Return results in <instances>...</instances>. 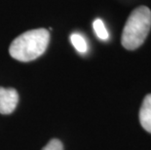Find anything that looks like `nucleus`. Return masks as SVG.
Listing matches in <instances>:
<instances>
[{
  "label": "nucleus",
  "mask_w": 151,
  "mask_h": 150,
  "mask_svg": "<svg viewBox=\"0 0 151 150\" xmlns=\"http://www.w3.org/2000/svg\"><path fill=\"white\" fill-rule=\"evenodd\" d=\"M49 41L50 33L45 28L28 30L13 40L9 53L17 60L30 62L43 55Z\"/></svg>",
  "instance_id": "nucleus-1"
},
{
  "label": "nucleus",
  "mask_w": 151,
  "mask_h": 150,
  "mask_svg": "<svg viewBox=\"0 0 151 150\" xmlns=\"http://www.w3.org/2000/svg\"><path fill=\"white\" fill-rule=\"evenodd\" d=\"M151 28V11L139 6L131 13L122 32L121 43L125 49L136 50L143 44Z\"/></svg>",
  "instance_id": "nucleus-2"
},
{
  "label": "nucleus",
  "mask_w": 151,
  "mask_h": 150,
  "mask_svg": "<svg viewBox=\"0 0 151 150\" xmlns=\"http://www.w3.org/2000/svg\"><path fill=\"white\" fill-rule=\"evenodd\" d=\"M19 103V94L15 89L0 87V113L10 114Z\"/></svg>",
  "instance_id": "nucleus-3"
},
{
  "label": "nucleus",
  "mask_w": 151,
  "mask_h": 150,
  "mask_svg": "<svg viewBox=\"0 0 151 150\" xmlns=\"http://www.w3.org/2000/svg\"><path fill=\"white\" fill-rule=\"evenodd\" d=\"M139 122L144 130L151 133V94L147 95L139 110Z\"/></svg>",
  "instance_id": "nucleus-4"
},
{
  "label": "nucleus",
  "mask_w": 151,
  "mask_h": 150,
  "mask_svg": "<svg viewBox=\"0 0 151 150\" xmlns=\"http://www.w3.org/2000/svg\"><path fill=\"white\" fill-rule=\"evenodd\" d=\"M70 41H71L72 45L74 46L75 49L79 53L85 54L88 51V45L85 40V38L79 33H72L70 35Z\"/></svg>",
  "instance_id": "nucleus-5"
},
{
  "label": "nucleus",
  "mask_w": 151,
  "mask_h": 150,
  "mask_svg": "<svg viewBox=\"0 0 151 150\" xmlns=\"http://www.w3.org/2000/svg\"><path fill=\"white\" fill-rule=\"evenodd\" d=\"M93 27H94L95 32L97 34V36L101 40H107L109 37L108 31L105 27V25L104 24L101 19H97V20L94 21L93 23Z\"/></svg>",
  "instance_id": "nucleus-6"
},
{
  "label": "nucleus",
  "mask_w": 151,
  "mask_h": 150,
  "mask_svg": "<svg viewBox=\"0 0 151 150\" xmlns=\"http://www.w3.org/2000/svg\"><path fill=\"white\" fill-rule=\"evenodd\" d=\"M42 150H63V143L59 139H52L48 142V144L43 147Z\"/></svg>",
  "instance_id": "nucleus-7"
}]
</instances>
